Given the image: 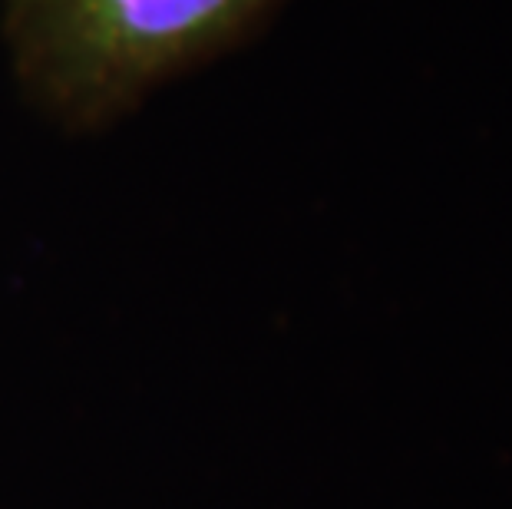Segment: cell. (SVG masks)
Returning a JSON list of instances; mask_svg holds the SVG:
<instances>
[{"mask_svg":"<svg viewBox=\"0 0 512 509\" xmlns=\"http://www.w3.org/2000/svg\"><path fill=\"white\" fill-rule=\"evenodd\" d=\"M285 0H7L17 80L53 119L93 129L258 34Z\"/></svg>","mask_w":512,"mask_h":509,"instance_id":"cell-1","label":"cell"}]
</instances>
